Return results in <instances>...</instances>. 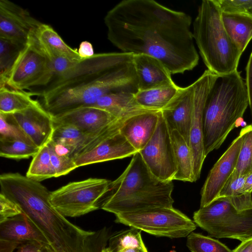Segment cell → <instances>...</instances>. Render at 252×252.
Returning a JSON list of instances; mask_svg holds the SVG:
<instances>
[{
    "label": "cell",
    "mask_w": 252,
    "mask_h": 252,
    "mask_svg": "<svg viewBox=\"0 0 252 252\" xmlns=\"http://www.w3.org/2000/svg\"><path fill=\"white\" fill-rule=\"evenodd\" d=\"M193 219L196 225L214 237L241 242L252 238V209L238 211L224 199L217 198L200 207Z\"/></svg>",
    "instance_id": "7"
},
{
    "label": "cell",
    "mask_w": 252,
    "mask_h": 252,
    "mask_svg": "<svg viewBox=\"0 0 252 252\" xmlns=\"http://www.w3.org/2000/svg\"><path fill=\"white\" fill-rule=\"evenodd\" d=\"M245 84L249 97V107L252 119V52L246 67ZM251 124L252 125V123Z\"/></svg>",
    "instance_id": "41"
},
{
    "label": "cell",
    "mask_w": 252,
    "mask_h": 252,
    "mask_svg": "<svg viewBox=\"0 0 252 252\" xmlns=\"http://www.w3.org/2000/svg\"><path fill=\"white\" fill-rule=\"evenodd\" d=\"M11 114L32 143L39 148L51 140L54 130L53 117L38 101L23 111Z\"/></svg>",
    "instance_id": "16"
},
{
    "label": "cell",
    "mask_w": 252,
    "mask_h": 252,
    "mask_svg": "<svg viewBox=\"0 0 252 252\" xmlns=\"http://www.w3.org/2000/svg\"><path fill=\"white\" fill-rule=\"evenodd\" d=\"M173 189L172 181H162L156 178L137 152L123 173L111 182L101 208L116 215L173 207Z\"/></svg>",
    "instance_id": "4"
},
{
    "label": "cell",
    "mask_w": 252,
    "mask_h": 252,
    "mask_svg": "<svg viewBox=\"0 0 252 252\" xmlns=\"http://www.w3.org/2000/svg\"><path fill=\"white\" fill-rule=\"evenodd\" d=\"M101 252H112L111 250L109 248V247L105 248L103 249Z\"/></svg>",
    "instance_id": "50"
},
{
    "label": "cell",
    "mask_w": 252,
    "mask_h": 252,
    "mask_svg": "<svg viewBox=\"0 0 252 252\" xmlns=\"http://www.w3.org/2000/svg\"><path fill=\"white\" fill-rule=\"evenodd\" d=\"M43 245L35 241H27L19 246L17 252H39Z\"/></svg>",
    "instance_id": "43"
},
{
    "label": "cell",
    "mask_w": 252,
    "mask_h": 252,
    "mask_svg": "<svg viewBox=\"0 0 252 252\" xmlns=\"http://www.w3.org/2000/svg\"><path fill=\"white\" fill-rule=\"evenodd\" d=\"M243 191L249 194L252 193V174L249 175L246 177L245 179L244 186H243Z\"/></svg>",
    "instance_id": "46"
},
{
    "label": "cell",
    "mask_w": 252,
    "mask_h": 252,
    "mask_svg": "<svg viewBox=\"0 0 252 252\" xmlns=\"http://www.w3.org/2000/svg\"><path fill=\"white\" fill-rule=\"evenodd\" d=\"M222 12L252 16V0H215Z\"/></svg>",
    "instance_id": "39"
},
{
    "label": "cell",
    "mask_w": 252,
    "mask_h": 252,
    "mask_svg": "<svg viewBox=\"0 0 252 252\" xmlns=\"http://www.w3.org/2000/svg\"><path fill=\"white\" fill-rule=\"evenodd\" d=\"M140 248H128L122 250L118 252H138Z\"/></svg>",
    "instance_id": "48"
},
{
    "label": "cell",
    "mask_w": 252,
    "mask_h": 252,
    "mask_svg": "<svg viewBox=\"0 0 252 252\" xmlns=\"http://www.w3.org/2000/svg\"><path fill=\"white\" fill-rule=\"evenodd\" d=\"M40 148L33 144L21 140H0L1 157L21 159L33 157Z\"/></svg>",
    "instance_id": "33"
},
{
    "label": "cell",
    "mask_w": 252,
    "mask_h": 252,
    "mask_svg": "<svg viewBox=\"0 0 252 252\" xmlns=\"http://www.w3.org/2000/svg\"><path fill=\"white\" fill-rule=\"evenodd\" d=\"M246 177L234 178L231 175L217 198L227 200L240 212L252 209V194L245 193L243 189Z\"/></svg>",
    "instance_id": "29"
},
{
    "label": "cell",
    "mask_w": 252,
    "mask_h": 252,
    "mask_svg": "<svg viewBox=\"0 0 252 252\" xmlns=\"http://www.w3.org/2000/svg\"><path fill=\"white\" fill-rule=\"evenodd\" d=\"M219 76L206 70L192 85L193 106L190 123L189 146L193 161L194 182L200 177L202 165L206 158L203 140V112L211 89Z\"/></svg>",
    "instance_id": "12"
},
{
    "label": "cell",
    "mask_w": 252,
    "mask_h": 252,
    "mask_svg": "<svg viewBox=\"0 0 252 252\" xmlns=\"http://www.w3.org/2000/svg\"><path fill=\"white\" fill-rule=\"evenodd\" d=\"M20 245L16 242L0 239V252H13Z\"/></svg>",
    "instance_id": "44"
},
{
    "label": "cell",
    "mask_w": 252,
    "mask_h": 252,
    "mask_svg": "<svg viewBox=\"0 0 252 252\" xmlns=\"http://www.w3.org/2000/svg\"><path fill=\"white\" fill-rule=\"evenodd\" d=\"M187 246L191 252H233L220 241L193 232L187 236Z\"/></svg>",
    "instance_id": "35"
},
{
    "label": "cell",
    "mask_w": 252,
    "mask_h": 252,
    "mask_svg": "<svg viewBox=\"0 0 252 252\" xmlns=\"http://www.w3.org/2000/svg\"><path fill=\"white\" fill-rule=\"evenodd\" d=\"M15 140L33 144L11 114L0 113V140Z\"/></svg>",
    "instance_id": "36"
},
{
    "label": "cell",
    "mask_w": 252,
    "mask_h": 252,
    "mask_svg": "<svg viewBox=\"0 0 252 252\" xmlns=\"http://www.w3.org/2000/svg\"><path fill=\"white\" fill-rule=\"evenodd\" d=\"M131 53H104L83 59L67 74L53 80L40 93L44 108L55 117L93 106L102 96L139 91Z\"/></svg>",
    "instance_id": "2"
},
{
    "label": "cell",
    "mask_w": 252,
    "mask_h": 252,
    "mask_svg": "<svg viewBox=\"0 0 252 252\" xmlns=\"http://www.w3.org/2000/svg\"><path fill=\"white\" fill-rule=\"evenodd\" d=\"M138 252H148L144 243L142 245V247L139 249Z\"/></svg>",
    "instance_id": "49"
},
{
    "label": "cell",
    "mask_w": 252,
    "mask_h": 252,
    "mask_svg": "<svg viewBox=\"0 0 252 252\" xmlns=\"http://www.w3.org/2000/svg\"><path fill=\"white\" fill-rule=\"evenodd\" d=\"M128 118L114 120L75 155L73 158L77 168L125 158L138 152L120 132Z\"/></svg>",
    "instance_id": "10"
},
{
    "label": "cell",
    "mask_w": 252,
    "mask_h": 252,
    "mask_svg": "<svg viewBox=\"0 0 252 252\" xmlns=\"http://www.w3.org/2000/svg\"><path fill=\"white\" fill-rule=\"evenodd\" d=\"M141 230L134 228L122 230L111 235L109 239V248L112 252L128 248H140L144 244Z\"/></svg>",
    "instance_id": "34"
},
{
    "label": "cell",
    "mask_w": 252,
    "mask_h": 252,
    "mask_svg": "<svg viewBox=\"0 0 252 252\" xmlns=\"http://www.w3.org/2000/svg\"><path fill=\"white\" fill-rule=\"evenodd\" d=\"M24 47L0 37V88L6 86L10 71Z\"/></svg>",
    "instance_id": "30"
},
{
    "label": "cell",
    "mask_w": 252,
    "mask_h": 252,
    "mask_svg": "<svg viewBox=\"0 0 252 252\" xmlns=\"http://www.w3.org/2000/svg\"><path fill=\"white\" fill-rule=\"evenodd\" d=\"M54 125H73L85 134L95 136L116 118L102 109L89 106L53 117Z\"/></svg>",
    "instance_id": "17"
},
{
    "label": "cell",
    "mask_w": 252,
    "mask_h": 252,
    "mask_svg": "<svg viewBox=\"0 0 252 252\" xmlns=\"http://www.w3.org/2000/svg\"><path fill=\"white\" fill-rule=\"evenodd\" d=\"M242 141L243 136L240 132L210 170L201 191L200 208L218 198L235 168Z\"/></svg>",
    "instance_id": "15"
},
{
    "label": "cell",
    "mask_w": 252,
    "mask_h": 252,
    "mask_svg": "<svg viewBox=\"0 0 252 252\" xmlns=\"http://www.w3.org/2000/svg\"><path fill=\"white\" fill-rule=\"evenodd\" d=\"M41 22L9 0L0 1V37L25 46Z\"/></svg>",
    "instance_id": "14"
},
{
    "label": "cell",
    "mask_w": 252,
    "mask_h": 252,
    "mask_svg": "<svg viewBox=\"0 0 252 252\" xmlns=\"http://www.w3.org/2000/svg\"><path fill=\"white\" fill-rule=\"evenodd\" d=\"M47 145L55 177L65 175L77 168L73 158L67 154L59 153L56 150V145L51 140Z\"/></svg>",
    "instance_id": "37"
},
{
    "label": "cell",
    "mask_w": 252,
    "mask_h": 252,
    "mask_svg": "<svg viewBox=\"0 0 252 252\" xmlns=\"http://www.w3.org/2000/svg\"><path fill=\"white\" fill-rule=\"evenodd\" d=\"M193 95L192 84L184 88L181 87L174 98L161 111L169 130L178 131L189 145Z\"/></svg>",
    "instance_id": "18"
},
{
    "label": "cell",
    "mask_w": 252,
    "mask_h": 252,
    "mask_svg": "<svg viewBox=\"0 0 252 252\" xmlns=\"http://www.w3.org/2000/svg\"><path fill=\"white\" fill-rule=\"evenodd\" d=\"M249 106L247 90L238 70L218 77L203 112L205 156L219 149Z\"/></svg>",
    "instance_id": "5"
},
{
    "label": "cell",
    "mask_w": 252,
    "mask_h": 252,
    "mask_svg": "<svg viewBox=\"0 0 252 252\" xmlns=\"http://www.w3.org/2000/svg\"><path fill=\"white\" fill-rule=\"evenodd\" d=\"M133 63L139 91L176 85L171 73L157 59L145 54L134 55Z\"/></svg>",
    "instance_id": "19"
},
{
    "label": "cell",
    "mask_w": 252,
    "mask_h": 252,
    "mask_svg": "<svg viewBox=\"0 0 252 252\" xmlns=\"http://www.w3.org/2000/svg\"><path fill=\"white\" fill-rule=\"evenodd\" d=\"M46 56L49 60L53 73V80L67 74L82 60H74L58 55H50Z\"/></svg>",
    "instance_id": "38"
},
{
    "label": "cell",
    "mask_w": 252,
    "mask_h": 252,
    "mask_svg": "<svg viewBox=\"0 0 252 252\" xmlns=\"http://www.w3.org/2000/svg\"><path fill=\"white\" fill-rule=\"evenodd\" d=\"M39 252H54L49 245H43Z\"/></svg>",
    "instance_id": "47"
},
{
    "label": "cell",
    "mask_w": 252,
    "mask_h": 252,
    "mask_svg": "<svg viewBox=\"0 0 252 252\" xmlns=\"http://www.w3.org/2000/svg\"><path fill=\"white\" fill-rule=\"evenodd\" d=\"M78 53L80 57L83 59L91 58L95 54L92 43L88 41H83L80 43Z\"/></svg>",
    "instance_id": "42"
},
{
    "label": "cell",
    "mask_w": 252,
    "mask_h": 252,
    "mask_svg": "<svg viewBox=\"0 0 252 252\" xmlns=\"http://www.w3.org/2000/svg\"><path fill=\"white\" fill-rule=\"evenodd\" d=\"M26 176L38 182L55 177L47 144L40 148L33 157Z\"/></svg>",
    "instance_id": "32"
},
{
    "label": "cell",
    "mask_w": 252,
    "mask_h": 252,
    "mask_svg": "<svg viewBox=\"0 0 252 252\" xmlns=\"http://www.w3.org/2000/svg\"><path fill=\"white\" fill-rule=\"evenodd\" d=\"M152 174L162 181H172L177 171L170 130L160 111L156 129L139 152Z\"/></svg>",
    "instance_id": "13"
},
{
    "label": "cell",
    "mask_w": 252,
    "mask_h": 252,
    "mask_svg": "<svg viewBox=\"0 0 252 252\" xmlns=\"http://www.w3.org/2000/svg\"><path fill=\"white\" fill-rule=\"evenodd\" d=\"M111 181L90 178L69 183L51 192L50 201L64 217H77L96 210L109 190Z\"/></svg>",
    "instance_id": "9"
},
{
    "label": "cell",
    "mask_w": 252,
    "mask_h": 252,
    "mask_svg": "<svg viewBox=\"0 0 252 252\" xmlns=\"http://www.w3.org/2000/svg\"><path fill=\"white\" fill-rule=\"evenodd\" d=\"M243 141L233 177L248 176L252 174V125L243 127L240 131Z\"/></svg>",
    "instance_id": "31"
},
{
    "label": "cell",
    "mask_w": 252,
    "mask_h": 252,
    "mask_svg": "<svg viewBox=\"0 0 252 252\" xmlns=\"http://www.w3.org/2000/svg\"><path fill=\"white\" fill-rule=\"evenodd\" d=\"M53 73L46 55L34 33L21 51L9 75L6 86L24 91L37 86H47L52 81Z\"/></svg>",
    "instance_id": "11"
},
{
    "label": "cell",
    "mask_w": 252,
    "mask_h": 252,
    "mask_svg": "<svg viewBox=\"0 0 252 252\" xmlns=\"http://www.w3.org/2000/svg\"><path fill=\"white\" fill-rule=\"evenodd\" d=\"M115 215L117 222L152 235L170 238L187 237L196 228L193 220L173 207H157Z\"/></svg>",
    "instance_id": "8"
},
{
    "label": "cell",
    "mask_w": 252,
    "mask_h": 252,
    "mask_svg": "<svg viewBox=\"0 0 252 252\" xmlns=\"http://www.w3.org/2000/svg\"><path fill=\"white\" fill-rule=\"evenodd\" d=\"M233 252H252V238L245 241L241 242Z\"/></svg>",
    "instance_id": "45"
},
{
    "label": "cell",
    "mask_w": 252,
    "mask_h": 252,
    "mask_svg": "<svg viewBox=\"0 0 252 252\" xmlns=\"http://www.w3.org/2000/svg\"><path fill=\"white\" fill-rule=\"evenodd\" d=\"M37 93L12 89L7 86L0 88V113L13 114L23 111L32 105L37 100L32 96Z\"/></svg>",
    "instance_id": "28"
},
{
    "label": "cell",
    "mask_w": 252,
    "mask_h": 252,
    "mask_svg": "<svg viewBox=\"0 0 252 252\" xmlns=\"http://www.w3.org/2000/svg\"><path fill=\"white\" fill-rule=\"evenodd\" d=\"M0 193L16 203L48 240L54 252H101L111 236L104 227L86 231L69 221L51 204V192L19 173L0 175Z\"/></svg>",
    "instance_id": "3"
},
{
    "label": "cell",
    "mask_w": 252,
    "mask_h": 252,
    "mask_svg": "<svg viewBox=\"0 0 252 252\" xmlns=\"http://www.w3.org/2000/svg\"><path fill=\"white\" fill-rule=\"evenodd\" d=\"M180 88L176 85L139 91L135 94V98L144 108L162 111L174 98Z\"/></svg>",
    "instance_id": "27"
},
{
    "label": "cell",
    "mask_w": 252,
    "mask_h": 252,
    "mask_svg": "<svg viewBox=\"0 0 252 252\" xmlns=\"http://www.w3.org/2000/svg\"><path fill=\"white\" fill-rule=\"evenodd\" d=\"M215 0H203L193 22V37L208 69L219 76L237 70L242 55L223 26Z\"/></svg>",
    "instance_id": "6"
},
{
    "label": "cell",
    "mask_w": 252,
    "mask_h": 252,
    "mask_svg": "<svg viewBox=\"0 0 252 252\" xmlns=\"http://www.w3.org/2000/svg\"><path fill=\"white\" fill-rule=\"evenodd\" d=\"M0 239L20 244L27 241H35L49 245L42 233L23 213L0 223Z\"/></svg>",
    "instance_id": "21"
},
{
    "label": "cell",
    "mask_w": 252,
    "mask_h": 252,
    "mask_svg": "<svg viewBox=\"0 0 252 252\" xmlns=\"http://www.w3.org/2000/svg\"><path fill=\"white\" fill-rule=\"evenodd\" d=\"M104 21L108 39L122 52L152 56L171 74H183L198 64L192 18L184 12L154 0H123Z\"/></svg>",
    "instance_id": "1"
},
{
    "label": "cell",
    "mask_w": 252,
    "mask_h": 252,
    "mask_svg": "<svg viewBox=\"0 0 252 252\" xmlns=\"http://www.w3.org/2000/svg\"><path fill=\"white\" fill-rule=\"evenodd\" d=\"M34 36L46 56L58 55L81 60L77 49L68 46L59 34L49 25L41 23Z\"/></svg>",
    "instance_id": "25"
},
{
    "label": "cell",
    "mask_w": 252,
    "mask_h": 252,
    "mask_svg": "<svg viewBox=\"0 0 252 252\" xmlns=\"http://www.w3.org/2000/svg\"><path fill=\"white\" fill-rule=\"evenodd\" d=\"M91 136L73 125H54L51 140L58 152L62 151L61 154L73 157L81 150Z\"/></svg>",
    "instance_id": "23"
},
{
    "label": "cell",
    "mask_w": 252,
    "mask_h": 252,
    "mask_svg": "<svg viewBox=\"0 0 252 252\" xmlns=\"http://www.w3.org/2000/svg\"><path fill=\"white\" fill-rule=\"evenodd\" d=\"M22 213L21 208L16 203L0 193V223Z\"/></svg>",
    "instance_id": "40"
},
{
    "label": "cell",
    "mask_w": 252,
    "mask_h": 252,
    "mask_svg": "<svg viewBox=\"0 0 252 252\" xmlns=\"http://www.w3.org/2000/svg\"><path fill=\"white\" fill-rule=\"evenodd\" d=\"M170 136L177 171L174 180L193 182L192 157L189 145L175 129Z\"/></svg>",
    "instance_id": "26"
},
{
    "label": "cell",
    "mask_w": 252,
    "mask_h": 252,
    "mask_svg": "<svg viewBox=\"0 0 252 252\" xmlns=\"http://www.w3.org/2000/svg\"><path fill=\"white\" fill-rule=\"evenodd\" d=\"M93 106L106 110L116 118L128 117L149 110L137 102L135 94L127 92L112 93L104 95Z\"/></svg>",
    "instance_id": "22"
},
{
    "label": "cell",
    "mask_w": 252,
    "mask_h": 252,
    "mask_svg": "<svg viewBox=\"0 0 252 252\" xmlns=\"http://www.w3.org/2000/svg\"><path fill=\"white\" fill-rule=\"evenodd\" d=\"M221 19L229 36L242 54L252 38V16L222 12Z\"/></svg>",
    "instance_id": "24"
},
{
    "label": "cell",
    "mask_w": 252,
    "mask_h": 252,
    "mask_svg": "<svg viewBox=\"0 0 252 252\" xmlns=\"http://www.w3.org/2000/svg\"><path fill=\"white\" fill-rule=\"evenodd\" d=\"M160 111L146 110L128 117L120 129L131 145L138 152L146 146L158 126Z\"/></svg>",
    "instance_id": "20"
}]
</instances>
